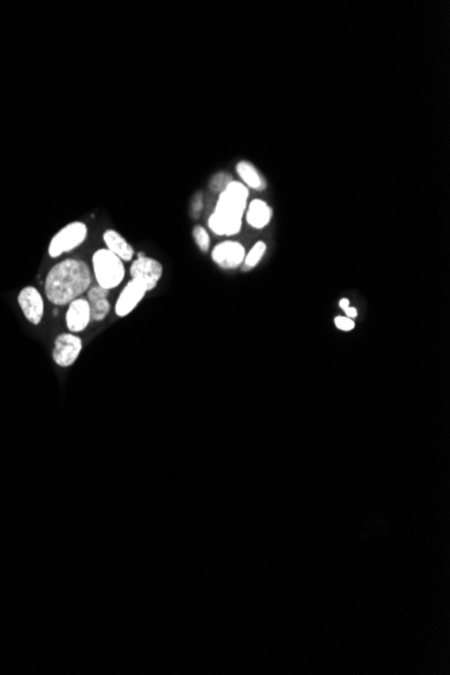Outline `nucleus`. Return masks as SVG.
<instances>
[{
	"instance_id": "15",
	"label": "nucleus",
	"mask_w": 450,
	"mask_h": 675,
	"mask_svg": "<svg viewBox=\"0 0 450 675\" xmlns=\"http://www.w3.org/2000/svg\"><path fill=\"white\" fill-rule=\"evenodd\" d=\"M266 251H267V245H266V243H264V242H258V243L254 245V247L248 251L247 254H246V258H244V262H243L244 269H246V270H251V269H254L255 266H258V263H259L261 258L264 257Z\"/></svg>"
},
{
	"instance_id": "23",
	"label": "nucleus",
	"mask_w": 450,
	"mask_h": 675,
	"mask_svg": "<svg viewBox=\"0 0 450 675\" xmlns=\"http://www.w3.org/2000/svg\"><path fill=\"white\" fill-rule=\"evenodd\" d=\"M340 307H341L343 310H345L347 307H349V300H347V298H343V300L340 301Z\"/></svg>"
},
{
	"instance_id": "19",
	"label": "nucleus",
	"mask_w": 450,
	"mask_h": 675,
	"mask_svg": "<svg viewBox=\"0 0 450 675\" xmlns=\"http://www.w3.org/2000/svg\"><path fill=\"white\" fill-rule=\"evenodd\" d=\"M109 295V290L107 288H100L99 285L97 286H93V288H89L87 293V300L88 302L96 301V300H102V298H108Z\"/></svg>"
},
{
	"instance_id": "22",
	"label": "nucleus",
	"mask_w": 450,
	"mask_h": 675,
	"mask_svg": "<svg viewBox=\"0 0 450 675\" xmlns=\"http://www.w3.org/2000/svg\"><path fill=\"white\" fill-rule=\"evenodd\" d=\"M345 313H347V317H348V318L353 319V318H356V317H357V309H356V307H350V306H349V307L345 309Z\"/></svg>"
},
{
	"instance_id": "18",
	"label": "nucleus",
	"mask_w": 450,
	"mask_h": 675,
	"mask_svg": "<svg viewBox=\"0 0 450 675\" xmlns=\"http://www.w3.org/2000/svg\"><path fill=\"white\" fill-rule=\"evenodd\" d=\"M193 239L196 242V245H199V248L203 251V252H208L209 251V247H211V237H209V233L208 230H205L201 225H196L193 228Z\"/></svg>"
},
{
	"instance_id": "6",
	"label": "nucleus",
	"mask_w": 450,
	"mask_h": 675,
	"mask_svg": "<svg viewBox=\"0 0 450 675\" xmlns=\"http://www.w3.org/2000/svg\"><path fill=\"white\" fill-rule=\"evenodd\" d=\"M163 274V266L158 260L147 258L143 254H139L136 260L132 262L130 267L131 279L139 281L145 285L147 291L157 288Z\"/></svg>"
},
{
	"instance_id": "12",
	"label": "nucleus",
	"mask_w": 450,
	"mask_h": 675,
	"mask_svg": "<svg viewBox=\"0 0 450 675\" xmlns=\"http://www.w3.org/2000/svg\"><path fill=\"white\" fill-rule=\"evenodd\" d=\"M102 240L105 243L107 250L115 254L117 258L123 262H130L134 258V247L115 230H107L102 235Z\"/></svg>"
},
{
	"instance_id": "21",
	"label": "nucleus",
	"mask_w": 450,
	"mask_h": 675,
	"mask_svg": "<svg viewBox=\"0 0 450 675\" xmlns=\"http://www.w3.org/2000/svg\"><path fill=\"white\" fill-rule=\"evenodd\" d=\"M201 209H203V197L199 193L196 197H193V201H191V216L199 217Z\"/></svg>"
},
{
	"instance_id": "11",
	"label": "nucleus",
	"mask_w": 450,
	"mask_h": 675,
	"mask_svg": "<svg viewBox=\"0 0 450 675\" xmlns=\"http://www.w3.org/2000/svg\"><path fill=\"white\" fill-rule=\"evenodd\" d=\"M271 218H273V209L267 202L252 200L248 204V208L246 209V220L252 228L261 230L267 227Z\"/></svg>"
},
{
	"instance_id": "17",
	"label": "nucleus",
	"mask_w": 450,
	"mask_h": 675,
	"mask_svg": "<svg viewBox=\"0 0 450 675\" xmlns=\"http://www.w3.org/2000/svg\"><path fill=\"white\" fill-rule=\"evenodd\" d=\"M232 181V175H231V174H228V172H220L212 177V180H211V182H209V187H211L212 192L223 193Z\"/></svg>"
},
{
	"instance_id": "14",
	"label": "nucleus",
	"mask_w": 450,
	"mask_h": 675,
	"mask_svg": "<svg viewBox=\"0 0 450 675\" xmlns=\"http://www.w3.org/2000/svg\"><path fill=\"white\" fill-rule=\"evenodd\" d=\"M236 172L239 174V177L242 178V184H244L246 187L256 189V190L261 189V187H263V180H261V174L251 162L240 160L236 165Z\"/></svg>"
},
{
	"instance_id": "7",
	"label": "nucleus",
	"mask_w": 450,
	"mask_h": 675,
	"mask_svg": "<svg viewBox=\"0 0 450 675\" xmlns=\"http://www.w3.org/2000/svg\"><path fill=\"white\" fill-rule=\"evenodd\" d=\"M246 248L235 240L218 243L212 251V259L218 267L224 270H235L240 267L246 258Z\"/></svg>"
},
{
	"instance_id": "4",
	"label": "nucleus",
	"mask_w": 450,
	"mask_h": 675,
	"mask_svg": "<svg viewBox=\"0 0 450 675\" xmlns=\"http://www.w3.org/2000/svg\"><path fill=\"white\" fill-rule=\"evenodd\" d=\"M88 237V227L83 221H74L65 225L53 236L49 245V257L59 258L83 245Z\"/></svg>"
},
{
	"instance_id": "10",
	"label": "nucleus",
	"mask_w": 450,
	"mask_h": 675,
	"mask_svg": "<svg viewBox=\"0 0 450 675\" xmlns=\"http://www.w3.org/2000/svg\"><path fill=\"white\" fill-rule=\"evenodd\" d=\"M66 327L71 333H80L90 324V309L85 298H77L68 305L66 310Z\"/></svg>"
},
{
	"instance_id": "3",
	"label": "nucleus",
	"mask_w": 450,
	"mask_h": 675,
	"mask_svg": "<svg viewBox=\"0 0 450 675\" xmlns=\"http://www.w3.org/2000/svg\"><path fill=\"white\" fill-rule=\"evenodd\" d=\"M248 196L249 192L244 184L232 181L223 193H220L213 213L243 221V215L247 209Z\"/></svg>"
},
{
	"instance_id": "8",
	"label": "nucleus",
	"mask_w": 450,
	"mask_h": 675,
	"mask_svg": "<svg viewBox=\"0 0 450 675\" xmlns=\"http://www.w3.org/2000/svg\"><path fill=\"white\" fill-rule=\"evenodd\" d=\"M18 303L26 319L32 325H38L44 318V298L38 288L28 286L22 288L18 295Z\"/></svg>"
},
{
	"instance_id": "13",
	"label": "nucleus",
	"mask_w": 450,
	"mask_h": 675,
	"mask_svg": "<svg viewBox=\"0 0 450 675\" xmlns=\"http://www.w3.org/2000/svg\"><path fill=\"white\" fill-rule=\"evenodd\" d=\"M208 225L218 236H233L242 230V220H233L224 216L212 213L209 217Z\"/></svg>"
},
{
	"instance_id": "1",
	"label": "nucleus",
	"mask_w": 450,
	"mask_h": 675,
	"mask_svg": "<svg viewBox=\"0 0 450 675\" xmlns=\"http://www.w3.org/2000/svg\"><path fill=\"white\" fill-rule=\"evenodd\" d=\"M90 282V270L84 260L65 259L50 269L45 281V294L53 305L65 306L81 298Z\"/></svg>"
},
{
	"instance_id": "9",
	"label": "nucleus",
	"mask_w": 450,
	"mask_h": 675,
	"mask_svg": "<svg viewBox=\"0 0 450 675\" xmlns=\"http://www.w3.org/2000/svg\"><path fill=\"white\" fill-rule=\"evenodd\" d=\"M147 288L139 281L131 279L130 282L123 288L117 298L115 313L117 317H126L134 312V309L139 305V302L145 298Z\"/></svg>"
},
{
	"instance_id": "5",
	"label": "nucleus",
	"mask_w": 450,
	"mask_h": 675,
	"mask_svg": "<svg viewBox=\"0 0 450 675\" xmlns=\"http://www.w3.org/2000/svg\"><path fill=\"white\" fill-rule=\"evenodd\" d=\"M83 340L76 333H62L56 339L52 356L59 368H69L80 358Z\"/></svg>"
},
{
	"instance_id": "20",
	"label": "nucleus",
	"mask_w": 450,
	"mask_h": 675,
	"mask_svg": "<svg viewBox=\"0 0 450 675\" xmlns=\"http://www.w3.org/2000/svg\"><path fill=\"white\" fill-rule=\"evenodd\" d=\"M334 324H336V327H337L340 331H352V329L355 328V322H353V319H350V318H348V317H336V319H334Z\"/></svg>"
},
{
	"instance_id": "16",
	"label": "nucleus",
	"mask_w": 450,
	"mask_h": 675,
	"mask_svg": "<svg viewBox=\"0 0 450 675\" xmlns=\"http://www.w3.org/2000/svg\"><path fill=\"white\" fill-rule=\"evenodd\" d=\"M89 309H90V321H102L105 319V317L108 316L111 310V303L108 301V298L90 301Z\"/></svg>"
},
{
	"instance_id": "2",
	"label": "nucleus",
	"mask_w": 450,
	"mask_h": 675,
	"mask_svg": "<svg viewBox=\"0 0 450 675\" xmlns=\"http://www.w3.org/2000/svg\"><path fill=\"white\" fill-rule=\"evenodd\" d=\"M92 267L97 285L107 290L117 288L126 276L124 262L107 248L97 250L93 254Z\"/></svg>"
}]
</instances>
